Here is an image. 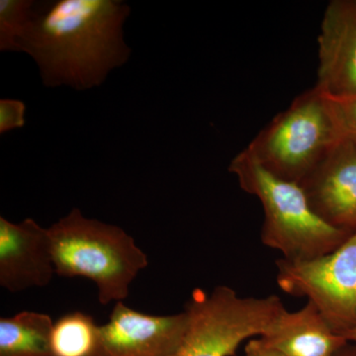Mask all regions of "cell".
Masks as SVG:
<instances>
[{
    "mask_svg": "<svg viewBox=\"0 0 356 356\" xmlns=\"http://www.w3.org/2000/svg\"><path fill=\"white\" fill-rule=\"evenodd\" d=\"M36 1L0 0V50L19 51V42L34 14Z\"/></svg>",
    "mask_w": 356,
    "mask_h": 356,
    "instance_id": "5bb4252c",
    "label": "cell"
},
{
    "mask_svg": "<svg viewBox=\"0 0 356 356\" xmlns=\"http://www.w3.org/2000/svg\"><path fill=\"white\" fill-rule=\"evenodd\" d=\"M346 341H350V343L356 344V327L346 334Z\"/></svg>",
    "mask_w": 356,
    "mask_h": 356,
    "instance_id": "d6986e66",
    "label": "cell"
},
{
    "mask_svg": "<svg viewBox=\"0 0 356 356\" xmlns=\"http://www.w3.org/2000/svg\"><path fill=\"white\" fill-rule=\"evenodd\" d=\"M312 209L348 234L356 231V140L343 138L300 184Z\"/></svg>",
    "mask_w": 356,
    "mask_h": 356,
    "instance_id": "ba28073f",
    "label": "cell"
},
{
    "mask_svg": "<svg viewBox=\"0 0 356 356\" xmlns=\"http://www.w3.org/2000/svg\"><path fill=\"white\" fill-rule=\"evenodd\" d=\"M189 325L175 356H234L245 339L262 337L286 311L276 295L240 297L228 286L194 289L185 306Z\"/></svg>",
    "mask_w": 356,
    "mask_h": 356,
    "instance_id": "5b68a950",
    "label": "cell"
},
{
    "mask_svg": "<svg viewBox=\"0 0 356 356\" xmlns=\"http://www.w3.org/2000/svg\"><path fill=\"white\" fill-rule=\"evenodd\" d=\"M95 318L83 312L65 314L54 323L50 348L51 356H92L98 339Z\"/></svg>",
    "mask_w": 356,
    "mask_h": 356,
    "instance_id": "4fadbf2b",
    "label": "cell"
},
{
    "mask_svg": "<svg viewBox=\"0 0 356 356\" xmlns=\"http://www.w3.org/2000/svg\"><path fill=\"white\" fill-rule=\"evenodd\" d=\"M259 337L286 356H334L348 343L309 301L299 311H285L268 332Z\"/></svg>",
    "mask_w": 356,
    "mask_h": 356,
    "instance_id": "8fae6325",
    "label": "cell"
},
{
    "mask_svg": "<svg viewBox=\"0 0 356 356\" xmlns=\"http://www.w3.org/2000/svg\"><path fill=\"white\" fill-rule=\"evenodd\" d=\"M56 274L49 229L31 218L0 217V285L16 293L48 285Z\"/></svg>",
    "mask_w": 356,
    "mask_h": 356,
    "instance_id": "9c48e42d",
    "label": "cell"
},
{
    "mask_svg": "<svg viewBox=\"0 0 356 356\" xmlns=\"http://www.w3.org/2000/svg\"><path fill=\"white\" fill-rule=\"evenodd\" d=\"M229 172L236 175L243 191L261 202L262 243L280 252L286 261L324 257L353 235L321 219L312 209L301 185L267 172L247 149L232 161Z\"/></svg>",
    "mask_w": 356,
    "mask_h": 356,
    "instance_id": "3957f363",
    "label": "cell"
},
{
    "mask_svg": "<svg viewBox=\"0 0 356 356\" xmlns=\"http://www.w3.org/2000/svg\"><path fill=\"white\" fill-rule=\"evenodd\" d=\"M245 356H286L259 339H250L245 346Z\"/></svg>",
    "mask_w": 356,
    "mask_h": 356,
    "instance_id": "e0dca14e",
    "label": "cell"
},
{
    "mask_svg": "<svg viewBox=\"0 0 356 356\" xmlns=\"http://www.w3.org/2000/svg\"><path fill=\"white\" fill-rule=\"evenodd\" d=\"M331 100L343 138L356 140V95Z\"/></svg>",
    "mask_w": 356,
    "mask_h": 356,
    "instance_id": "9a60e30c",
    "label": "cell"
},
{
    "mask_svg": "<svg viewBox=\"0 0 356 356\" xmlns=\"http://www.w3.org/2000/svg\"><path fill=\"white\" fill-rule=\"evenodd\" d=\"M130 7L120 0H58L36 3L19 51L36 62L46 86L86 90L127 62L123 24Z\"/></svg>",
    "mask_w": 356,
    "mask_h": 356,
    "instance_id": "6da1fadb",
    "label": "cell"
},
{
    "mask_svg": "<svg viewBox=\"0 0 356 356\" xmlns=\"http://www.w3.org/2000/svg\"><path fill=\"white\" fill-rule=\"evenodd\" d=\"M278 286L295 297H305L317 307L339 336L356 327V231L334 252L304 261L281 259Z\"/></svg>",
    "mask_w": 356,
    "mask_h": 356,
    "instance_id": "8992f818",
    "label": "cell"
},
{
    "mask_svg": "<svg viewBox=\"0 0 356 356\" xmlns=\"http://www.w3.org/2000/svg\"><path fill=\"white\" fill-rule=\"evenodd\" d=\"M341 139L331 98L315 86L295 98L247 149L267 172L300 184Z\"/></svg>",
    "mask_w": 356,
    "mask_h": 356,
    "instance_id": "277c9868",
    "label": "cell"
},
{
    "mask_svg": "<svg viewBox=\"0 0 356 356\" xmlns=\"http://www.w3.org/2000/svg\"><path fill=\"white\" fill-rule=\"evenodd\" d=\"M50 316L24 311L0 318V356H51Z\"/></svg>",
    "mask_w": 356,
    "mask_h": 356,
    "instance_id": "7c38bea8",
    "label": "cell"
},
{
    "mask_svg": "<svg viewBox=\"0 0 356 356\" xmlns=\"http://www.w3.org/2000/svg\"><path fill=\"white\" fill-rule=\"evenodd\" d=\"M189 325L184 310L153 316L117 302L107 324L98 327L92 356H175Z\"/></svg>",
    "mask_w": 356,
    "mask_h": 356,
    "instance_id": "52a82bcc",
    "label": "cell"
},
{
    "mask_svg": "<svg viewBox=\"0 0 356 356\" xmlns=\"http://www.w3.org/2000/svg\"><path fill=\"white\" fill-rule=\"evenodd\" d=\"M334 356H356V344L348 341Z\"/></svg>",
    "mask_w": 356,
    "mask_h": 356,
    "instance_id": "ac0fdd59",
    "label": "cell"
},
{
    "mask_svg": "<svg viewBox=\"0 0 356 356\" xmlns=\"http://www.w3.org/2000/svg\"><path fill=\"white\" fill-rule=\"evenodd\" d=\"M25 103L21 100H0V134L22 128L25 125Z\"/></svg>",
    "mask_w": 356,
    "mask_h": 356,
    "instance_id": "2e32d148",
    "label": "cell"
},
{
    "mask_svg": "<svg viewBox=\"0 0 356 356\" xmlns=\"http://www.w3.org/2000/svg\"><path fill=\"white\" fill-rule=\"evenodd\" d=\"M316 88L334 99L356 95V0L330 2L323 17Z\"/></svg>",
    "mask_w": 356,
    "mask_h": 356,
    "instance_id": "30bf717a",
    "label": "cell"
},
{
    "mask_svg": "<svg viewBox=\"0 0 356 356\" xmlns=\"http://www.w3.org/2000/svg\"><path fill=\"white\" fill-rule=\"evenodd\" d=\"M48 229L56 274L93 281L102 305L127 298L131 283L149 264L123 229L88 219L77 208Z\"/></svg>",
    "mask_w": 356,
    "mask_h": 356,
    "instance_id": "7a4b0ae2",
    "label": "cell"
}]
</instances>
